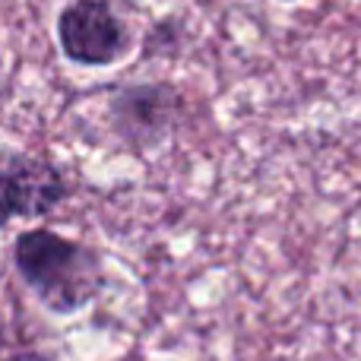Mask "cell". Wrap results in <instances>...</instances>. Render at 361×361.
Returning <instances> with one entry per match:
<instances>
[{
  "mask_svg": "<svg viewBox=\"0 0 361 361\" xmlns=\"http://www.w3.org/2000/svg\"><path fill=\"white\" fill-rule=\"evenodd\" d=\"M13 269L51 317H76L105 292V260L95 247L54 228H25L13 241Z\"/></svg>",
  "mask_w": 361,
  "mask_h": 361,
  "instance_id": "1",
  "label": "cell"
},
{
  "mask_svg": "<svg viewBox=\"0 0 361 361\" xmlns=\"http://www.w3.org/2000/svg\"><path fill=\"white\" fill-rule=\"evenodd\" d=\"M70 197V180L51 159L29 152L0 156V231L16 219H44Z\"/></svg>",
  "mask_w": 361,
  "mask_h": 361,
  "instance_id": "4",
  "label": "cell"
},
{
  "mask_svg": "<svg viewBox=\"0 0 361 361\" xmlns=\"http://www.w3.org/2000/svg\"><path fill=\"white\" fill-rule=\"evenodd\" d=\"M0 361H54V358L38 349H16V352H10V355H0Z\"/></svg>",
  "mask_w": 361,
  "mask_h": 361,
  "instance_id": "6",
  "label": "cell"
},
{
  "mask_svg": "<svg viewBox=\"0 0 361 361\" xmlns=\"http://www.w3.org/2000/svg\"><path fill=\"white\" fill-rule=\"evenodd\" d=\"M282 4H292V0H282Z\"/></svg>",
  "mask_w": 361,
  "mask_h": 361,
  "instance_id": "7",
  "label": "cell"
},
{
  "mask_svg": "<svg viewBox=\"0 0 361 361\" xmlns=\"http://www.w3.org/2000/svg\"><path fill=\"white\" fill-rule=\"evenodd\" d=\"M175 32H180V23H178V19H171V16L152 23L149 35H146V42H143V57L159 54V48L171 51V44H175V38H171V35H175Z\"/></svg>",
  "mask_w": 361,
  "mask_h": 361,
  "instance_id": "5",
  "label": "cell"
},
{
  "mask_svg": "<svg viewBox=\"0 0 361 361\" xmlns=\"http://www.w3.org/2000/svg\"><path fill=\"white\" fill-rule=\"evenodd\" d=\"M54 32L61 54L76 67H111L130 51V29L108 0H70Z\"/></svg>",
  "mask_w": 361,
  "mask_h": 361,
  "instance_id": "3",
  "label": "cell"
},
{
  "mask_svg": "<svg viewBox=\"0 0 361 361\" xmlns=\"http://www.w3.org/2000/svg\"><path fill=\"white\" fill-rule=\"evenodd\" d=\"M105 121L127 149H152L184 127L187 99L171 82H130L111 92Z\"/></svg>",
  "mask_w": 361,
  "mask_h": 361,
  "instance_id": "2",
  "label": "cell"
}]
</instances>
